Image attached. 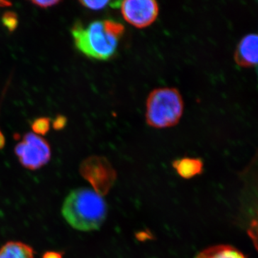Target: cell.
<instances>
[{"mask_svg":"<svg viewBox=\"0 0 258 258\" xmlns=\"http://www.w3.org/2000/svg\"><path fill=\"white\" fill-rule=\"evenodd\" d=\"M61 213L75 230L91 232L101 228L107 215L103 197L89 188L73 190L64 199Z\"/></svg>","mask_w":258,"mask_h":258,"instance_id":"6da1fadb","label":"cell"},{"mask_svg":"<svg viewBox=\"0 0 258 258\" xmlns=\"http://www.w3.org/2000/svg\"><path fill=\"white\" fill-rule=\"evenodd\" d=\"M183 111L184 102L177 89L157 88L148 97L146 120L154 128H169L179 123Z\"/></svg>","mask_w":258,"mask_h":258,"instance_id":"7a4b0ae2","label":"cell"},{"mask_svg":"<svg viewBox=\"0 0 258 258\" xmlns=\"http://www.w3.org/2000/svg\"><path fill=\"white\" fill-rule=\"evenodd\" d=\"M72 34L80 51L88 57L101 60H108L114 55L120 39L108 32L101 21L93 22L87 28L76 23Z\"/></svg>","mask_w":258,"mask_h":258,"instance_id":"3957f363","label":"cell"},{"mask_svg":"<svg viewBox=\"0 0 258 258\" xmlns=\"http://www.w3.org/2000/svg\"><path fill=\"white\" fill-rule=\"evenodd\" d=\"M80 174L100 195H106L114 184L116 172L111 163L102 157H88L81 163Z\"/></svg>","mask_w":258,"mask_h":258,"instance_id":"277c9868","label":"cell"},{"mask_svg":"<svg viewBox=\"0 0 258 258\" xmlns=\"http://www.w3.org/2000/svg\"><path fill=\"white\" fill-rule=\"evenodd\" d=\"M15 152L22 165L30 170L46 165L51 158L50 147L47 141L33 133L24 136L23 142L15 147Z\"/></svg>","mask_w":258,"mask_h":258,"instance_id":"5b68a950","label":"cell"},{"mask_svg":"<svg viewBox=\"0 0 258 258\" xmlns=\"http://www.w3.org/2000/svg\"><path fill=\"white\" fill-rule=\"evenodd\" d=\"M121 14L127 23L137 28L152 25L159 15V5L154 0H125L120 4Z\"/></svg>","mask_w":258,"mask_h":258,"instance_id":"8992f818","label":"cell"},{"mask_svg":"<svg viewBox=\"0 0 258 258\" xmlns=\"http://www.w3.org/2000/svg\"><path fill=\"white\" fill-rule=\"evenodd\" d=\"M257 35L256 34H249L244 36L236 48V63L243 68H251L257 66Z\"/></svg>","mask_w":258,"mask_h":258,"instance_id":"52a82bcc","label":"cell"},{"mask_svg":"<svg viewBox=\"0 0 258 258\" xmlns=\"http://www.w3.org/2000/svg\"><path fill=\"white\" fill-rule=\"evenodd\" d=\"M0 258H35L34 250L28 244L10 241L0 248Z\"/></svg>","mask_w":258,"mask_h":258,"instance_id":"ba28073f","label":"cell"},{"mask_svg":"<svg viewBox=\"0 0 258 258\" xmlns=\"http://www.w3.org/2000/svg\"><path fill=\"white\" fill-rule=\"evenodd\" d=\"M195 258H247L239 249L227 245L219 244L204 249Z\"/></svg>","mask_w":258,"mask_h":258,"instance_id":"9c48e42d","label":"cell"},{"mask_svg":"<svg viewBox=\"0 0 258 258\" xmlns=\"http://www.w3.org/2000/svg\"><path fill=\"white\" fill-rule=\"evenodd\" d=\"M173 166L181 177L189 179L203 171V163L196 158H183L174 161Z\"/></svg>","mask_w":258,"mask_h":258,"instance_id":"30bf717a","label":"cell"},{"mask_svg":"<svg viewBox=\"0 0 258 258\" xmlns=\"http://www.w3.org/2000/svg\"><path fill=\"white\" fill-rule=\"evenodd\" d=\"M50 118H46V117L37 118L32 123V130L37 134L45 135L50 130Z\"/></svg>","mask_w":258,"mask_h":258,"instance_id":"8fae6325","label":"cell"},{"mask_svg":"<svg viewBox=\"0 0 258 258\" xmlns=\"http://www.w3.org/2000/svg\"><path fill=\"white\" fill-rule=\"evenodd\" d=\"M2 22L5 28L8 29L10 32L15 31L18 25V15L13 12H6L3 15Z\"/></svg>","mask_w":258,"mask_h":258,"instance_id":"7c38bea8","label":"cell"},{"mask_svg":"<svg viewBox=\"0 0 258 258\" xmlns=\"http://www.w3.org/2000/svg\"><path fill=\"white\" fill-rule=\"evenodd\" d=\"M80 3L83 6L86 7L88 9L92 10H101L106 8L107 5L109 4L110 2L108 1H80Z\"/></svg>","mask_w":258,"mask_h":258,"instance_id":"4fadbf2b","label":"cell"},{"mask_svg":"<svg viewBox=\"0 0 258 258\" xmlns=\"http://www.w3.org/2000/svg\"><path fill=\"white\" fill-rule=\"evenodd\" d=\"M67 122L68 120L66 116L62 115H57L53 122H52V127L56 131L62 130L67 124Z\"/></svg>","mask_w":258,"mask_h":258,"instance_id":"5bb4252c","label":"cell"},{"mask_svg":"<svg viewBox=\"0 0 258 258\" xmlns=\"http://www.w3.org/2000/svg\"><path fill=\"white\" fill-rule=\"evenodd\" d=\"M32 3H33L34 5L40 7V8H47L59 4V3H60V1H57V0H46V1L37 0V1H32Z\"/></svg>","mask_w":258,"mask_h":258,"instance_id":"9a60e30c","label":"cell"},{"mask_svg":"<svg viewBox=\"0 0 258 258\" xmlns=\"http://www.w3.org/2000/svg\"><path fill=\"white\" fill-rule=\"evenodd\" d=\"M43 258H62V255L58 252H47L44 254Z\"/></svg>","mask_w":258,"mask_h":258,"instance_id":"2e32d148","label":"cell"},{"mask_svg":"<svg viewBox=\"0 0 258 258\" xmlns=\"http://www.w3.org/2000/svg\"><path fill=\"white\" fill-rule=\"evenodd\" d=\"M5 138L4 137H3V134H1V132H0V149H2L3 147L5 146Z\"/></svg>","mask_w":258,"mask_h":258,"instance_id":"e0dca14e","label":"cell"},{"mask_svg":"<svg viewBox=\"0 0 258 258\" xmlns=\"http://www.w3.org/2000/svg\"><path fill=\"white\" fill-rule=\"evenodd\" d=\"M11 5L9 2L0 1V7L10 6Z\"/></svg>","mask_w":258,"mask_h":258,"instance_id":"ac0fdd59","label":"cell"}]
</instances>
